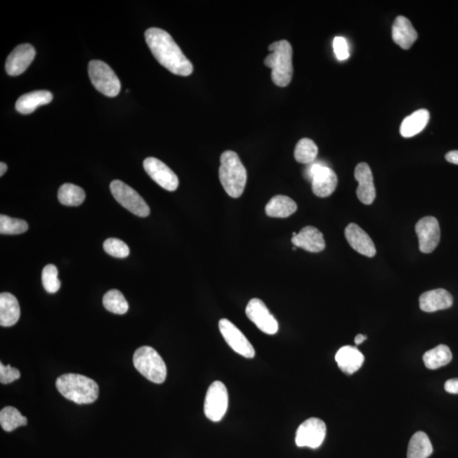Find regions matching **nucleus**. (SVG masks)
<instances>
[{
  "instance_id": "1",
  "label": "nucleus",
  "mask_w": 458,
  "mask_h": 458,
  "mask_svg": "<svg viewBox=\"0 0 458 458\" xmlns=\"http://www.w3.org/2000/svg\"><path fill=\"white\" fill-rule=\"evenodd\" d=\"M145 41L158 63L175 75L188 77L194 67L171 36L164 30L151 27L145 32Z\"/></svg>"
},
{
  "instance_id": "2",
  "label": "nucleus",
  "mask_w": 458,
  "mask_h": 458,
  "mask_svg": "<svg viewBox=\"0 0 458 458\" xmlns=\"http://www.w3.org/2000/svg\"><path fill=\"white\" fill-rule=\"evenodd\" d=\"M60 393L77 404H91L99 398V386L95 380L76 374L61 375L56 380Z\"/></svg>"
},
{
  "instance_id": "3",
  "label": "nucleus",
  "mask_w": 458,
  "mask_h": 458,
  "mask_svg": "<svg viewBox=\"0 0 458 458\" xmlns=\"http://www.w3.org/2000/svg\"><path fill=\"white\" fill-rule=\"evenodd\" d=\"M219 178L226 193L232 198L243 195L247 182V171L238 154L227 150L221 155Z\"/></svg>"
},
{
  "instance_id": "4",
  "label": "nucleus",
  "mask_w": 458,
  "mask_h": 458,
  "mask_svg": "<svg viewBox=\"0 0 458 458\" xmlns=\"http://www.w3.org/2000/svg\"><path fill=\"white\" fill-rule=\"evenodd\" d=\"M271 54L266 57V67L272 69V80L279 87H286L293 77L292 44L287 40H280L269 45Z\"/></svg>"
},
{
  "instance_id": "5",
  "label": "nucleus",
  "mask_w": 458,
  "mask_h": 458,
  "mask_svg": "<svg viewBox=\"0 0 458 458\" xmlns=\"http://www.w3.org/2000/svg\"><path fill=\"white\" fill-rule=\"evenodd\" d=\"M135 369L145 378L155 384L165 381L167 369L166 363L157 351L150 346H142L133 355Z\"/></svg>"
},
{
  "instance_id": "6",
  "label": "nucleus",
  "mask_w": 458,
  "mask_h": 458,
  "mask_svg": "<svg viewBox=\"0 0 458 458\" xmlns=\"http://www.w3.org/2000/svg\"><path fill=\"white\" fill-rule=\"evenodd\" d=\"M89 75L93 87L104 96L113 98L119 95L121 81L112 69L103 61H90Z\"/></svg>"
},
{
  "instance_id": "7",
  "label": "nucleus",
  "mask_w": 458,
  "mask_h": 458,
  "mask_svg": "<svg viewBox=\"0 0 458 458\" xmlns=\"http://www.w3.org/2000/svg\"><path fill=\"white\" fill-rule=\"evenodd\" d=\"M305 177L312 182V189L318 197H329L336 189V174L325 163L313 162L306 167Z\"/></svg>"
},
{
  "instance_id": "8",
  "label": "nucleus",
  "mask_w": 458,
  "mask_h": 458,
  "mask_svg": "<svg viewBox=\"0 0 458 458\" xmlns=\"http://www.w3.org/2000/svg\"><path fill=\"white\" fill-rule=\"evenodd\" d=\"M110 191L122 207L133 214L146 218L150 214L148 204L133 188L126 185L121 180H114L110 185Z\"/></svg>"
},
{
  "instance_id": "9",
  "label": "nucleus",
  "mask_w": 458,
  "mask_h": 458,
  "mask_svg": "<svg viewBox=\"0 0 458 458\" xmlns=\"http://www.w3.org/2000/svg\"><path fill=\"white\" fill-rule=\"evenodd\" d=\"M228 407V393L226 386L221 381L212 383L204 399V415L212 422H219L226 414Z\"/></svg>"
},
{
  "instance_id": "10",
  "label": "nucleus",
  "mask_w": 458,
  "mask_h": 458,
  "mask_svg": "<svg viewBox=\"0 0 458 458\" xmlns=\"http://www.w3.org/2000/svg\"><path fill=\"white\" fill-rule=\"evenodd\" d=\"M326 432L324 421L317 418L309 419L298 428L296 444L299 447L318 448L324 443Z\"/></svg>"
},
{
  "instance_id": "11",
  "label": "nucleus",
  "mask_w": 458,
  "mask_h": 458,
  "mask_svg": "<svg viewBox=\"0 0 458 458\" xmlns=\"http://www.w3.org/2000/svg\"><path fill=\"white\" fill-rule=\"evenodd\" d=\"M219 329L225 341L235 353L243 355L244 358H253L256 351L251 342L244 336V334L237 327L229 321L223 318L219 321Z\"/></svg>"
},
{
  "instance_id": "12",
  "label": "nucleus",
  "mask_w": 458,
  "mask_h": 458,
  "mask_svg": "<svg viewBox=\"0 0 458 458\" xmlns=\"http://www.w3.org/2000/svg\"><path fill=\"white\" fill-rule=\"evenodd\" d=\"M247 316L261 332L268 334H275L279 330V324L273 315L270 313L267 306L263 301L254 298L249 301L245 309Z\"/></svg>"
},
{
  "instance_id": "13",
  "label": "nucleus",
  "mask_w": 458,
  "mask_h": 458,
  "mask_svg": "<svg viewBox=\"0 0 458 458\" xmlns=\"http://www.w3.org/2000/svg\"><path fill=\"white\" fill-rule=\"evenodd\" d=\"M415 231L418 235L421 252L428 254L438 247L440 240V228L438 220L433 216H425L416 224Z\"/></svg>"
},
{
  "instance_id": "14",
  "label": "nucleus",
  "mask_w": 458,
  "mask_h": 458,
  "mask_svg": "<svg viewBox=\"0 0 458 458\" xmlns=\"http://www.w3.org/2000/svg\"><path fill=\"white\" fill-rule=\"evenodd\" d=\"M144 169L147 174L163 189L169 191L178 189V176L164 162L154 157L146 158L144 161Z\"/></svg>"
},
{
  "instance_id": "15",
  "label": "nucleus",
  "mask_w": 458,
  "mask_h": 458,
  "mask_svg": "<svg viewBox=\"0 0 458 458\" xmlns=\"http://www.w3.org/2000/svg\"><path fill=\"white\" fill-rule=\"evenodd\" d=\"M35 48L31 44H20L12 51L6 63V70L12 77L19 76L26 72L34 60Z\"/></svg>"
},
{
  "instance_id": "16",
  "label": "nucleus",
  "mask_w": 458,
  "mask_h": 458,
  "mask_svg": "<svg viewBox=\"0 0 458 458\" xmlns=\"http://www.w3.org/2000/svg\"><path fill=\"white\" fill-rule=\"evenodd\" d=\"M355 178L358 182L357 195L360 202L371 204L376 197L373 174L365 162L359 163L355 169Z\"/></svg>"
},
{
  "instance_id": "17",
  "label": "nucleus",
  "mask_w": 458,
  "mask_h": 458,
  "mask_svg": "<svg viewBox=\"0 0 458 458\" xmlns=\"http://www.w3.org/2000/svg\"><path fill=\"white\" fill-rule=\"evenodd\" d=\"M345 236L351 248L367 257L376 255V248L373 240L358 224L350 223L346 228Z\"/></svg>"
},
{
  "instance_id": "18",
  "label": "nucleus",
  "mask_w": 458,
  "mask_h": 458,
  "mask_svg": "<svg viewBox=\"0 0 458 458\" xmlns=\"http://www.w3.org/2000/svg\"><path fill=\"white\" fill-rule=\"evenodd\" d=\"M292 242L294 247L313 253L321 252L326 247L324 235L312 226L305 227L300 233L292 236Z\"/></svg>"
},
{
  "instance_id": "19",
  "label": "nucleus",
  "mask_w": 458,
  "mask_h": 458,
  "mask_svg": "<svg viewBox=\"0 0 458 458\" xmlns=\"http://www.w3.org/2000/svg\"><path fill=\"white\" fill-rule=\"evenodd\" d=\"M452 304V294L444 289L429 290L421 294L419 297L420 308L425 313H435L437 310L448 309Z\"/></svg>"
},
{
  "instance_id": "20",
  "label": "nucleus",
  "mask_w": 458,
  "mask_h": 458,
  "mask_svg": "<svg viewBox=\"0 0 458 458\" xmlns=\"http://www.w3.org/2000/svg\"><path fill=\"white\" fill-rule=\"evenodd\" d=\"M392 39L403 50H409L418 39V34L410 20L400 15L396 18L392 27Z\"/></svg>"
},
{
  "instance_id": "21",
  "label": "nucleus",
  "mask_w": 458,
  "mask_h": 458,
  "mask_svg": "<svg viewBox=\"0 0 458 458\" xmlns=\"http://www.w3.org/2000/svg\"><path fill=\"white\" fill-rule=\"evenodd\" d=\"M364 355L357 347L346 346L341 347L335 355L339 369L343 373L353 374L361 369L364 362Z\"/></svg>"
},
{
  "instance_id": "22",
  "label": "nucleus",
  "mask_w": 458,
  "mask_h": 458,
  "mask_svg": "<svg viewBox=\"0 0 458 458\" xmlns=\"http://www.w3.org/2000/svg\"><path fill=\"white\" fill-rule=\"evenodd\" d=\"M53 95L47 90H38L20 96L15 103V109L20 114L28 115L34 112L40 106L50 104Z\"/></svg>"
},
{
  "instance_id": "23",
  "label": "nucleus",
  "mask_w": 458,
  "mask_h": 458,
  "mask_svg": "<svg viewBox=\"0 0 458 458\" xmlns=\"http://www.w3.org/2000/svg\"><path fill=\"white\" fill-rule=\"evenodd\" d=\"M20 315L18 299L11 293L0 294V325L11 327L18 322Z\"/></svg>"
},
{
  "instance_id": "24",
  "label": "nucleus",
  "mask_w": 458,
  "mask_h": 458,
  "mask_svg": "<svg viewBox=\"0 0 458 458\" xmlns=\"http://www.w3.org/2000/svg\"><path fill=\"white\" fill-rule=\"evenodd\" d=\"M297 211V204L285 195L274 196L266 206L265 211L270 218H285Z\"/></svg>"
},
{
  "instance_id": "25",
  "label": "nucleus",
  "mask_w": 458,
  "mask_h": 458,
  "mask_svg": "<svg viewBox=\"0 0 458 458\" xmlns=\"http://www.w3.org/2000/svg\"><path fill=\"white\" fill-rule=\"evenodd\" d=\"M429 121L428 110L421 109L416 110L407 117L400 125V133L404 138H412L422 132Z\"/></svg>"
},
{
  "instance_id": "26",
  "label": "nucleus",
  "mask_w": 458,
  "mask_h": 458,
  "mask_svg": "<svg viewBox=\"0 0 458 458\" xmlns=\"http://www.w3.org/2000/svg\"><path fill=\"white\" fill-rule=\"evenodd\" d=\"M452 359V351L445 345H440L436 348L426 351L423 357L425 367L431 370L438 369L441 367L447 365L451 362Z\"/></svg>"
},
{
  "instance_id": "27",
  "label": "nucleus",
  "mask_w": 458,
  "mask_h": 458,
  "mask_svg": "<svg viewBox=\"0 0 458 458\" xmlns=\"http://www.w3.org/2000/svg\"><path fill=\"white\" fill-rule=\"evenodd\" d=\"M433 452V445L428 436L419 431L412 436L408 445L407 458H428Z\"/></svg>"
},
{
  "instance_id": "28",
  "label": "nucleus",
  "mask_w": 458,
  "mask_h": 458,
  "mask_svg": "<svg viewBox=\"0 0 458 458\" xmlns=\"http://www.w3.org/2000/svg\"><path fill=\"white\" fill-rule=\"evenodd\" d=\"M86 198L85 192L81 187L65 183L58 191L59 202L67 207H79Z\"/></svg>"
},
{
  "instance_id": "29",
  "label": "nucleus",
  "mask_w": 458,
  "mask_h": 458,
  "mask_svg": "<svg viewBox=\"0 0 458 458\" xmlns=\"http://www.w3.org/2000/svg\"><path fill=\"white\" fill-rule=\"evenodd\" d=\"M0 424L4 431L11 432L27 424V419L13 407H6L0 412Z\"/></svg>"
},
{
  "instance_id": "30",
  "label": "nucleus",
  "mask_w": 458,
  "mask_h": 458,
  "mask_svg": "<svg viewBox=\"0 0 458 458\" xmlns=\"http://www.w3.org/2000/svg\"><path fill=\"white\" fill-rule=\"evenodd\" d=\"M318 148L310 138H302L294 149V158L302 164H310L317 159Z\"/></svg>"
},
{
  "instance_id": "31",
  "label": "nucleus",
  "mask_w": 458,
  "mask_h": 458,
  "mask_svg": "<svg viewBox=\"0 0 458 458\" xmlns=\"http://www.w3.org/2000/svg\"><path fill=\"white\" fill-rule=\"evenodd\" d=\"M103 305L109 312L119 315L128 313L129 308L124 294L117 289H110L105 294Z\"/></svg>"
},
{
  "instance_id": "32",
  "label": "nucleus",
  "mask_w": 458,
  "mask_h": 458,
  "mask_svg": "<svg viewBox=\"0 0 458 458\" xmlns=\"http://www.w3.org/2000/svg\"><path fill=\"white\" fill-rule=\"evenodd\" d=\"M28 224L25 221L12 218L6 215L0 216V234L20 235L27 231Z\"/></svg>"
},
{
  "instance_id": "33",
  "label": "nucleus",
  "mask_w": 458,
  "mask_h": 458,
  "mask_svg": "<svg viewBox=\"0 0 458 458\" xmlns=\"http://www.w3.org/2000/svg\"><path fill=\"white\" fill-rule=\"evenodd\" d=\"M43 285L48 293L55 294L60 288V282L58 279V269L55 265L48 264L43 269Z\"/></svg>"
},
{
  "instance_id": "34",
  "label": "nucleus",
  "mask_w": 458,
  "mask_h": 458,
  "mask_svg": "<svg viewBox=\"0 0 458 458\" xmlns=\"http://www.w3.org/2000/svg\"><path fill=\"white\" fill-rule=\"evenodd\" d=\"M104 249L107 254L117 257V259H125L130 254L128 244H125L124 241L115 238H110L105 241Z\"/></svg>"
},
{
  "instance_id": "35",
  "label": "nucleus",
  "mask_w": 458,
  "mask_h": 458,
  "mask_svg": "<svg viewBox=\"0 0 458 458\" xmlns=\"http://www.w3.org/2000/svg\"><path fill=\"white\" fill-rule=\"evenodd\" d=\"M333 46L338 60H345L349 58L348 43H347L345 38H343V37H336V38H334Z\"/></svg>"
},
{
  "instance_id": "36",
  "label": "nucleus",
  "mask_w": 458,
  "mask_h": 458,
  "mask_svg": "<svg viewBox=\"0 0 458 458\" xmlns=\"http://www.w3.org/2000/svg\"><path fill=\"white\" fill-rule=\"evenodd\" d=\"M20 377V371L11 365L4 366L0 363V382L8 384L14 382Z\"/></svg>"
},
{
  "instance_id": "37",
  "label": "nucleus",
  "mask_w": 458,
  "mask_h": 458,
  "mask_svg": "<svg viewBox=\"0 0 458 458\" xmlns=\"http://www.w3.org/2000/svg\"><path fill=\"white\" fill-rule=\"evenodd\" d=\"M445 390L450 394H458V379L447 380L445 384Z\"/></svg>"
},
{
  "instance_id": "38",
  "label": "nucleus",
  "mask_w": 458,
  "mask_h": 458,
  "mask_svg": "<svg viewBox=\"0 0 458 458\" xmlns=\"http://www.w3.org/2000/svg\"><path fill=\"white\" fill-rule=\"evenodd\" d=\"M445 159L452 164L458 165V150L450 151L445 155Z\"/></svg>"
},
{
  "instance_id": "39",
  "label": "nucleus",
  "mask_w": 458,
  "mask_h": 458,
  "mask_svg": "<svg viewBox=\"0 0 458 458\" xmlns=\"http://www.w3.org/2000/svg\"><path fill=\"white\" fill-rule=\"evenodd\" d=\"M367 339L366 335L358 334L355 338V345H361L362 343L365 341Z\"/></svg>"
},
{
  "instance_id": "40",
  "label": "nucleus",
  "mask_w": 458,
  "mask_h": 458,
  "mask_svg": "<svg viewBox=\"0 0 458 458\" xmlns=\"http://www.w3.org/2000/svg\"><path fill=\"white\" fill-rule=\"evenodd\" d=\"M7 169L8 167L5 162H2L0 163V176H1V177L6 173Z\"/></svg>"
}]
</instances>
